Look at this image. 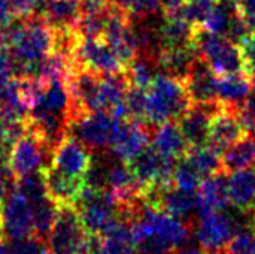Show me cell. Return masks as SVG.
I'll list each match as a JSON object with an SVG mask.
<instances>
[{
    "instance_id": "cell-11",
    "label": "cell",
    "mask_w": 255,
    "mask_h": 254,
    "mask_svg": "<svg viewBox=\"0 0 255 254\" xmlns=\"http://www.w3.org/2000/svg\"><path fill=\"white\" fill-rule=\"evenodd\" d=\"M223 106L224 105L220 100L208 103H193L190 109L178 120V124L190 147L208 144L211 121Z\"/></svg>"
},
{
    "instance_id": "cell-38",
    "label": "cell",
    "mask_w": 255,
    "mask_h": 254,
    "mask_svg": "<svg viewBox=\"0 0 255 254\" xmlns=\"http://www.w3.org/2000/svg\"><path fill=\"white\" fill-rule=\"evenodd\" d=\"M15 18L16 16H15L9 1L0 0V28H6Z\"/></svg>"
},
{
    "instance_id": "cell-15",
    "label": "cell",
    "mask_w": 255,
    "mask_h": 254,
    "mask_svg": "<svg viewBox=\"0 0 255 254\" xmlns=\"http://www.w3.org/2000/svg\"><path fill=\"white\" fill-rule=\"evenodd\" d=\"M182 82L191 99V103H208V102L218 100L217 97L218 75L211 69V66L200 55L194 60L188 75Z\"/></svg>"
},
{
    "instance_id": "cell-13",
    "label": "cell",
    "mask_w": 255,
    "mask_h": 254,
    "mask_svg": "<svg viewBox=\"0 0 255 254\" xmlns=\"http://www.w3.org/2000/svg\"><path fill=\"white\" fill-rule=\"evenodd\" d=\"M148 202L163 208L178 219L191 222V219L197 214L199 195L197 190H185L172 184L164 189H157Z\"/></svg>"
},
{
    "instance_id": "cell-25",
    "label": "cell",
    "mask_w": 255,
    "mask_h": 254,
    "mask_svg": "<svg viewBox=\"0 0 255 254\" xmlns=\"http://www.w3.org/2000/svg\"><path fill=\"white\" fill-rule=\"evenodd\" d=\"M31 214H33V229L34 235L40 238H46L55 223L58 214V205L49 198H43L34 204H31Z\"/></svg>"
},
{
    "instance_id": "cell-35",
    "label": "cell",
    "mask_w": 255,
    "mask_h": 254,
    "mask_svg": "<svg viewBox=\"0 0 255 254\" xmlns=\"http://www.w3.org/2000/svg\"><path fill=\"white\" fill-rule=\"evenodd\" d=\"M160 7V0H133L128 10L131 16H146L157 13Z\"/></svg>"
},
{
    "instance_id": "cell-22",
    "label": "cell",
    "mask_w": 255,
    "mask_h": 254,
    "mask_svg": "<svg viewBox=\"0 0 255 254\" xmlns=\"http://www.w3.org/2000/svg\"><path fill=\"white\" fill-rule=\"evenodd\" d=\"M255 168V136L248 133L223 151V169L226 174Z\"/></svg>"
},
{
    "instance_id": "cell-27",
    "label": "cell",
    "mask_w": 255,
    "mask_h": 254,
    "mask_svg": "<svg viewBox=\"0 0 255 254\" xmlns=\"http://www.w3.org/2000/svg\"><path fill=\"white\" fill-rule=\"evenodd\" d=\"M130 82L143 88H148L157 73L160 72L158 63L146 55H136L126 67Z\"/></svg>"
},
{
    "instance_id": "cell-16",
    "label": "cell",
    "mask_w": 255,
    "mask_h": 254,
    "mask_svg": "<svg viewBox=\"0 0 255 254\" xmlns=\"http://www.w3.org/2000/svg\"><path fill=\"white\" fill-rule=\"evenodd\" d=\"M42 174L45 180L46 193L57 205H76L85 187L84 178L70 177L52 168L51 165L42 169Z\"/></svg>"
},
{
    "instance_id": "cell-6",
    "label": "cell",
    "mask_w": 255,
    "mask_h": 254,
    "mask_svg": "<svg viewBox=\"0 0 255 254\" xmlns=\"http://www.w3.org/2000/svg\"><path fill=\"white\" fill-rule=\"evenodd\" d=\"M199 225L194 228L193 235L199 241L203 252H215L226 249L239 229L251 225L241 223L235 217L223 211H212L197 219Z\"/></svg>"
},
{
    "instance_id": "cell-37",
    "label": "cell",
    "mask_w": 255,
    "mask_h": 254,
    "mask_svg": "<svg viewBox=\"0 0 255 254\" xmlns=\"http://www.w3.org/2000/svg\"><path fill=\"white\" fill-rule=\"evenodd\" d=\"M7 1H9L15 16L22 18V16H27V15L33 13L37 0H7Z\"/></svg>"
},
{
    "instance_id": "cell-36",
    "label": "cell",
    "mask_w": 255,
    "mask_h": 254,
    "mask_svg": "<svg viewBox=\"0 0 255 254\" xmlns=\"http://www.w3.org/2000/svg\"><path fill=\"white\" fill-rule=\"evenodd\" d=\"M236 4L250 31H255V0H241Z\"/></svg>"
},
{
    "instance_id": "cell-7",
    "label": "cell",
    "mask_w": 255,
    "mask_h": 254,
    "mask_svg": "<svg viewBox=\"0 0 255 254\" xmlns=\"http://www.w3.org/2000/svg\"><path fill=\"white\" fill-rule=\"evenodd\" d=\"M52 151L34 133L25 132L9 151V165L16 178L42 171L51 165Z\"/></svg>"
},
{
    "instance_id": "cell-48",
    "label": "cell",
    "mask_w": 255,
    "mask_h": 254,
    "mask_svg": "<svg viewBox=\"0 0 255 254\" xmlns=\"http://www.w3.org/2000/svg\"><path fill=\"white\" fill-rule=\"evenodd\" d=\"M91 1H106V0H91Z\"/></svg>"
},
{
    "instance_id": "cell-9",
    "label": "cell",
    "mask_w": 255,
    "mask_h": 254,
    "mask_svg": "<svg viewBox=\"0 0 255 254\" xmlns=\"http://www.w3.org/2000/svg\"><path fill=\"white\" fill-rule=\"evenodd\" d=\"M151 127L146 121L124 120L112 141L111 153L123 162H130L151 144L154 132Z\"/></svg>"
},
{
    "instance_id": "cell-30",
    "label": "cell",
    "mask_w": 255,
    "mask_h": 254,
    "mask_svg": "<svg viewBox=\"0 0 255 254\" xmlns=\"http://www.w3.org/2000/svg\"><path fill=\"white\" fill-rule=\"evenodd\" d=\"M218 0H187L178 13L193 27H202Z\"/></svg>"
},
{
    "instance_id": "cell-20",
    "label": "cell",
    "mask_w": 255,
    "mask_h": 254,
    "mask_svg": "<svg viewBox=\"0 0 255 254\" xmlns=\"http://www.w3.org/2000/svg\"><path fill=\"white\" fill-rule=\"evenodd\" d=\"M197 57L199 54L193 45L167 46L160 52L157 63L160 72L167 73L179 81H184Z\"/></svg>"
},
{
    "instance_id": "cell-42",
    "label": "cell",
    "mask_w": 255,
    "mask_h": 254,
    "mask_svg": "<svg viewBox=\"0 0 255 254\" xmlns=\"http://www.w3.org/2000/svg\"><path fill=\"white\" fill-rule=\"evenodd\" d=\"M7 48V39H6V30L0 28V49Z\"/></svg>"
},
{
    "instance_id": "cell-39",
    "label": "cell",
    "mask_w": 255,
    "mask_h": 254,
    "mask_svg": "<svg viewBox=\"0 0 255 254\" xmlns=\"http://www.w3.org/2000/svg\"><path fill=\"white\" fill-rule=\"evenodd\" d=\"M187 0H160V6L164 15L176 13L185 3Z\"/></svg>"
},
{
    "instance_id": "cell-33",
    "label": "cell",
    "mask_w": 255,
    "mask_h": 254,
    "mask_svg": "<svg viewBox=\"0 0 255 254\" xmlns=\"http://www.w3.org/2000/svg\"><path fill=\"white\" fill-rule=\"evenodd\" d=\"M99 254H136V247L128 241L102 237Z\"/></svg>"
},
{
    "instance_id": "cell-29",
    "label": "cell",
    "mask_w": 255,
    "mask_h": 254,
    "mask_svg": "<svg viewBox=\"0 0 255 254\" xmlns=\"http://www.w3.org/2000/svg\"><path fill=\"white\" fill-rule=\"evenodd\" d=\"M124 106L127 109L128 118L145 121L146 108H148V90L143 87L130 84L124 96Z\"/></svg>"
},
{
    "instance_id": "cell-24",
    "label": "cell",
    "mask_w": 255,
    "mask_h": 254,
    "mask_svg": "<svg viewBox=\"0 0 255 254\" xmlns=\"http://www.w3.org/2000/svg\"><path fill=\"white\" fill-rule=\"evenodd\" d=\"M184 157H187L203 177H209V175L224 171L223 169V151L215 148L211 144L190 147Z\"/></svg>"
},
{
    "instance_id": "cell-43",
    "label": "cell",
    "mask_w": 255,
    "mask_h": 254,
    "mask_svg": "<svg viewBox=\"0 0 255 254\" xmlns=\"http://www.w3.org/2000/svg\"><path fill=\"white\" fill-rule=\"evenodd\" d=\"M4 238V228H3V220H1V207H0V243Z\"/></svg>"
},
{
    "instance_id": "cell-2",
    "label": "cell",
    "mask_w": 255,
    "mask_h": 254,
    "mask_svg": "<svg viewBox=\"0 0 255 254\" xmlns=\"http://www.w3.org/2000/svg\"><path fill=\"white\" fill-rule=\"evenodd\" d=\"M148 90V108L145 121L160 126L167 121H178L193 105L182 81L158 72Z\"/></svg>"
},
{
    "instance_id": "cell-45",
    "label": "cell",
    "mask_w": 255,
    "mask_h": 254,
    "mask_svg": "<svg viewBox=\"0 0 255 254\" xmlns=\"http://www.w3.org/2000/svg\"><path fill=\"white\" fill-rule=\"evenodd\" d=\"M0 145H3V126L0 123Z\"/></svg>"
},
{
    "instance_id": "cell-3",
    "label": "cell",
    "mask_w": 255,
    "mask_h": 254,
    "mask_svg": "<svg viewBox=\"0 0 255 254\" xmlns=\"http://www.w3.org/2000/svg\"><path fill=\"white\" fill-rule=\"evenodd\" d=\"M191 43L197 54L218 76L245 72V63L239 43H235L226 36L217 34L205 27H196Z\"/></svg>"
},
{
    "instance_id": "cell-49",
    "label": "cell",
    "mask_w": 255,
    "mask_h": 254,
    "mask_svg": "<svg viewBox=\"0 0 255 254\" xmlns=\"http://www.w3.org/2000/svg\"><path fill=\"white\" fill-rule=\"evenodd\" d=\"M233 1H236V3H238V1H241V0H233Z\"/></svg>"
},
{
    "instance_id": "cell-46",
    "label": "cell",
    "mask_w": 255,
    "mask_h": 254,
    "mask_svg": "<svg viewBox=\"0 0 255 254\" xmlns=\"http://www.w3.org/2000/svg\"><path fill=\"white\" fill-rule=\"evenodd\" d=\"M251 217H253V222H251V225H253V228L255 229V211H251Z\"/></svg>"
},
{
    "instance_id": "cell-14",
    "label": "cell",
    "mask_w": 255,
    "mask_h": 254,
    "mask_svg": "<svg viewBox=\"0 0 255 254\" xmlns=\"http://www.w3.org/2000/svg\"><path fill=\"white\" fill-rule=\"evenodd\" d=\"M247 133L248 130L241 117V109L223 106L211 121L208 144L224 151L229 145L239 141Z\"/></svg>"
},
{
    "instance_id": "cell-31",
    "label": "cell",
    "mask_w": 255,
    "mask_h": 254,
    "mask_svg": "<svg viewBox=\"0 0 255 254\" xmlns=\"http://www.w3.org/2000/svg\"><path fill=\"white\" fill-rule=\"evenodd\" d=\"M6 254H49L45 240L37 235H30L21 240H10L6 246Z\"/></svg>"
},
{
    "instance_id": "cell-18",
    "label": "cell",
    "mask_w": 255,
    "mask_h": 254,
    "mask_svg": "<svg viewBox=\"0 0 255 254\" xmlns=\"http://www.w3.org/2000/svg\"><path fill=\"white\" fill-rule=\"evenodd\" d=\"M251 93H253V85L248 73L238 72V73L218 76L217 97L224 106L242 109Z\"/></svg>"
},
{
    "instance_id": "cell-44",
    "label": "cell",
    "mask_w": 255,
    "mask_h": 254,
    "mask_svg": "<svg viewBox=\"0 0 255 254\" xmlns=\"http://www.w3.org/2000/svg\"><path fill=\"white\" fill-rule=\"evenodd\" d=\"M206 254H230V253H229V250L220 249V250H215V252H209V253H206Z\"/></svg>"
},
{
    "instance_id": "cell-4",
    "label": "cell",
    "mask_w": 255,
    "mask_h": 254,
    "mask_svg": "<svg viewBox=\"0 0 255 254\" xmlns=\"http://www.w3.org/2000/svg\"><path fill=\"white\" fill-rule=\"evenodd\" d=\"M123 121L108 111H94L73 120L69 126V133L88 150L105 151L111 148Z\"/></svg>"
},
{
    "instance_id": "cell-34",
    "label": "cell",
    "mask_w": 255,
    "mask_h": 254,
    "mask_svg": "<svg viewBox=\"0 0 255 254\" xmlns=\"http://www.w3.org/2000/svg\"><path fill=\"white\" fill-rule=\"evenodd\" d=\"M244 63H245V72L250 75L255 72V31L248 33L241 42H239Z\"/></svg>"
},
{
    "instance_id": "cell-47",
    "label": "cell",
    "mask_w": 255,
    "mask_h": 254,
    "mask_svg": "<svg viewBox=\"0 0 255 254\" xmlns=\"http://www.w3.org/2000/svg\"><path fill=\"white\" fill-rule=\"evenodd\" d=\"M250 211H255V198H254V202H253V207H251V210Z\"/></svg>"
},
{
    "instance_id": "cell-26",
    "label": "cell",
    "mask_w": 255,
    "mask_h": 254,
    "mask_svg": "<svg viewBox=\"0 0 255 254\" xmlns=\"http://www.w3.org/2000/svg\"><path fill=\"white\" fill-rule=\"evenodd\" d=\"M238 15V4L233 0H218L215 7L212 9L211 15L208 16V19L205 21V24L202 27L221 34V36H227L229 28L232 25V21L235 19V16Z\"/></svg>"
},
{
    "instance_id": "cell-1",
    "label": "cell",
    "mask_w": 255,
    "mask_h": 254,
    "mask_svg": "<svg viewBox=\"0 0 255 254\" xmlns=\"http://www.w3.org/2000/svg\"><path fill=\"white\" fill-rule=\"evenodd\" d=\"M4 30L15 64V76H31L36 66L52 51V27L42 16L31 13L22 18L16 16Z\"/></svg>"
},
{
    "instance_id": "cell-41",
    "label": "cell",
    "mask_w": 255,
    "mask_h": 254,
    "mask_svg": "<svg viewBox=\"0 0 255 254\" xmlns=\"http://www.w3.org/2000/svg\"><path fill=\"white\" fill-rule=\"evenodd\" d=\"M173 254H206V252L199 250V249H179Z\"/></svg>"
},
{
    "instance_id": "cell-23",
    "label": "cell",
    "mask_w": 255,
    "mask_h": 254,
    "mask_svg": "<svg viewBox=\"0 0 255 254\" xmlns=\"http://www.w3.org/2000/svg\"><path fill=\"white\" fill-rule=\"evenodd\" d=\"M194 28L196 27H193L188 21H185L178 12L164 15L160 25V33L164 48L193 45L191 40H193Z\"/></svg>"
},
{
    "instance_id": "cell-32",
    "label": "cell",
    "mask_w": 255,
    "mask_h": 254,
    "mask_svg": "<svg viewBox=\"0 0 255 254\" xmlns=\"http://www.w3.org/2000/svg\"><path fill=\"white\" fill-rule=\"evenodd\" d=\"M230 254H255V229L245 226L238 231L233 240L226 247Z\"/></svg>"
},
{
    "instance_id": "cell-17",
    "label": "cell",
    "mask_w": 255,
    "mask_h": 254,
    "mask_svg": "<svg viewBox=\"0 0 255 254\" xmlns=\"http://www.w3.org/2000/svg\"><path fill=\"white\" fill-rule=\"evenodd\" d=\"M199 205L196 217H202L212 211H223L230 205L229 198V178L226 172H218L209 177H205L202 184L197 189Z\"/></svg>"
},
{
    "instance_id": "cell-12",
    "label": "cell",
    "mask_w": 255,
    "mask_h": 254,
    "mask_svg": "<svg viewBox=\"0 0 255 254\" xmlns=\"http://www.w3.org/2000/svg\"><path fill=\"white\" fill-rule=\"evenodd\" d=\"M93 160V153L70 133L54 148L51 166L76 178H84Z\"/></svg>"
},
{
    "instance_id": "cell-5",
    "label": "cell",
    "mask_w": 255,
    "mask_h": 254,
    "mask_svg": "<svg viewBox=\"0 0 255 254\" xmlns=\"http://www.w3.org/2000/svg\"><path fill=\"white\" fill-rule=\"evenodd\" d=\"M88 235L76 205H58L55 223L48 235L49 254H79L81 246Z\"/></svg>"
},
{
    "instance_id": "cell-10",
    "label": "cell",
    "mask_w": 255,
    "mask_h": 254,
    "mask_svg": "<svg viewBox=\"0 0 255 254\" xmlns=\"http://www.w3.org/2000/svg\"><path fill=\"white\" fill-rule=\"evenodd\" d=\"M1 220L4 235L9 240H21L34 234L31 205L16 189H13L3 202Z\"/></svg>"
},
{
    "instance_id": "cell-40",
    "label": "cell",
    "mask_w": 255,
    "mask_h": 254,
    "mask_svg": "<svg viewBox=\"0 0 255 254\" xmlns=\"http://www.w3.org/2000/svg\"><path fill=\"white\" fill-rule=\"evenodd\" d=\"M108 3H111V4H114V6H118V7H123V9H130V4H131V1L133 0H106ZM130 12V10H128Z\"/></svg>"
},
{
    "instance_id": "cell-8",
    "label": "cell",
    "mask_w": 255,
    "mask_h": 254,
    "mask_svg": "<svg viewBox=\"0 0 255 254\" xmlns=\"http://www.w3.org/2000/svg\"><path fill=\"white\" fill-rule=\"evenodd\" d=\"M73 60L99 73H117L126 70L123 61L103 37H81Z\"/></svg>"
},
{
    "instance_id": "cell-28",
    "label": "cell",
    "mask_w": 255,
    "mask_h": 254,
    "mask_svg": "<svg viewBox=\"0 0 255 254\" xmlns=\"http://www.w3.org/2000/svg\"><path fill=\"white\" fill-rule=\"evenodd\" d=\"M203 178L205 177L196 169V166L187 157L176 160V166H175L173 177H172L173 186L179 189H185V190H197Z\"/></svg>"
},
{
    "instance_id": "cell-19",
    "label": "cell",
    "mask_w": 255,
    "mask_h": 254,
    "mask_svg": "<svg viewBox=\"0 0 255 254\" xmlns=\"http://www.w3.org/2000/svg\"><path fill=\"white\" fill-rule=\"evenodd\" d=\"M152 147L161 153L163 156L172 157V159H182L190 145L176 121H167L160 126H155V130L152 132Z\"/></svg>"
},
{
    "instance_id": "cell-21",
    "label": "cell",
    "mask_w": 255,
    "mask_h": 254,
    "mask_svg": "<svg viewBox=\"0 0 255 254\" xmlns=\"http://www.w3.org/2000/svg\"><path fill=\"white\" fill-rule=\"evenodd\" d=\"M230 204L239 211H250L255 198V168L232 172L229 177Z\"/></svg>"
}]
</instances>
